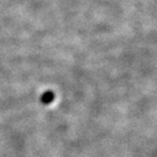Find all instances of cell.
<instances>
[{
	"label": "cell",
	"instance_id": "6da1fadb",
	"mask_svg": "<svg viewBox=\"0 0 157 157\" xmlns=\"http://www.w3.org/2000/svg\"><path fill=\"white\" fill-rule=\"evenodd\" d=\"M53 99H54V93H53V91L48 90V91L44 92L41 95L40 101H41L43 105H49V103H51L53 101Z\"/></svg>",
	"mask_w": 157,
	"mask_h": 157
}]
</instances>
